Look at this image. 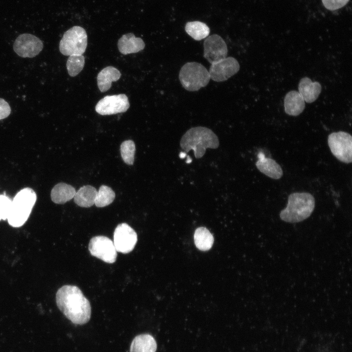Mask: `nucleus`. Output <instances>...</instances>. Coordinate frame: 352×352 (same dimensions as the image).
<instances>
[{
  "label": "nucleus",
  "mask_w": 352,
  "mask_h": 352,
  "mask_svg": "<svg viewBox=\"0 0 352 352\" xmlns=\"http://www.w3.org/2000/svg\"><path fill=\"white\" fill-rule=\"evenodd\" d=\"M56 301L60 311L73 323L83 325L89 320L90 303L77 286L65 285L60 287L56 294Z\"/></svg>",
  "instance_id": "1"
},
{
  "label": "nucleus",
  "mask_w": 352,
  "mask_h": 352,
  "mask_svg": "<svg viewBox=\"0 0 352 352\" xmlns=\"http://www.w3.org/2000/svg\"><path fill=\"white\" fill-rule=\"evenodd\" d=\"M220 144L217 135L210 129L202 126L192 128L186 131L180 141L185 153L194 151L196 158H201L207 148L216 149Z\"/></svg>",
  "instance_id": "2"
},
{
  "label": "nucleus",
  "mask_w": 352,
  "mask_h": 352,
  "mask_svg": "<svg viewBox=\"0 0 352 352\" xmlns=\"http://www.w3.org/2000/svg\"><path fill=\"white\" fill-rule=\"evenodd\" d=\"M314 207L315 199L310 193H292L288 196L287 206L281 211L280 217L287 222H300L310 216Z\"/></svg>",
  "instance_id": "3"
},
{
  "label": "nucleus",
  "mask_w": 352,
  "mask_h": 352,
  "mask_svg": "<svg viewBox=\"0 0 352 352\" xmlns=\"http://www.w3.org/2000/svg\"><path fill=\"white\" fill-rule=\"evenodd\" d=\"M36 200V194L30 188L26 187L18 192L12 200L7 218L9 224L13 227L22 226L29 218Z\"/></svg>",
  "instance_id": "4"
},
{
  "label": "nucleus",
  "mask_w": 352,
  "mask_h": 352,
  "mask_svg": "<svg viewBox=\"0 0 352 352\" xmlns=\"http://www.w3.org/2000/svg\"><path fill=\"white\" fill-rule=\"evenodd\" d=\"M178 78L182 86L189 91L198 90L206 86L210 80L207 68L196 62L185 63L180 69Z\"/></svg>",
  "instance_id": "5"
},
{
  "label": "nucleus",
  "mask_w": 352,
  "mask_h": 352,
  "mask_svg": "<svg viewBox=\"0 0 352 352\" xmlns=\"http://www.w3.org/2000/svg\"><path fill=\"white\" fill-rule=\"evenodd\" d=\"M86 30L79 26H74L66 31L59 44V50L64 55H83L87 46Z\"/></svg>",
  "instance_id": "6"
},
{
  "label": "nucleus",
  "mask_w": 352,
  "mask_h": 352,
  "mask_svg": "<svg viewBox=\"0 0 352 352\" xmlns=\"http://www.w3.org/2000/svg\"><path fill=\"white\" fill-rule=\"evenodd\" d=\"M328 143L333 155L340 161L350 163L352 161V137L343 131L334 132L328 136Z\"/></svg>",
  "instance_id": "7"
},
{
  "label": "nucleus",
  "mask_w": 352,
  "mask_h": 352,
  "mask_svg": "<svg viewBox=\"0 0 352 352\" xmlns=\"http://www.w3.org/2000/svg\"><path fill=\"white\" fill-rule=\"evenodd\" d=\"M88 250L91 255L104 262L112 264L116 260L117 251L113 242L106 236L92 238L89 242Z\"/></svg>",
  "instance_id": "8"
},
{
  "label": "nucleus",
  "mask_w": 352,
  "mask_h": 352,
  "mask_svg": "<svg viewBox=\"0 0 352 352\" xmlns=\"http://www.w3.org/2000/svg\"><path fill=\"white\" fill-rule=\"evenodd\" d=\"M135 231L127 223L119 224L113 233V243L117 252L126 254L132 251L137 242Z\"/></svg>",
  "instance_id": "9"
},
{
  "label": "nucleus",
  "mask_w": 352,
  "mask_h": 352,
  "mask_svg": "<svg viewBox=\"0 0 352 352\" xmlns=\"http://www.w3.org/2000/svg\"><path fill=\"white\" fill-rule=\"evenodd\" d=\"M130 107L128 98L125 94L107 95L98 102L95 110L102 115L126 112Z\"/></svg>",
  "instance_id": "10"
},
{
  "label": "nucleus",
  "mask_w": 352,
  "mask_h": 352,
  "mask_svg": "<svg viewBox=\"0 0 352 352\" xmlns=\"http://www.w3.org/2000/svg\"><path fill=\"white\" fill-rule=\"evenodd\" d=\"M42 41L30 34H22L16 39L13 44L14 51L22 58H33L43 48Z\"/></svg>",
  "instance_id": "11"
},
{
  "label": "nucleus",
  "mask_w": 352,
  "mask_h": 352,
  "mask_svg": "<svg viewBox=\"0 0 352 352\" xmlns=\"http://www.w3.org/2000/svg\"><path fill=\"white\" fill-rule=\"evenodd\" d=\"M240 68L239 63L235 58L227 57L212 64L208 71L210 79L221 82L236 74Z\"/></svg>",
  "instance_id": "12"
},
{
  "label": "nucleus",
  "mask_w": 352,
  "mask_h": 352,
  "mask_svg": "<svg viewBox=\"0 0 352 352\" xmlns=\"http://www.w3.org/2000/svg\"><path fill=\"white\" fill-rule=\"evenodd\" d=\"M203 48V57L211 64L227 57V44L223 39L217 34H213L206 38Z\"/></svg>",
  "instance_id": "13"
},
{
  "label": "nucleus",
  "mask_w": 352,
  "mask_h": 352,
  "mask_svg": "<svg viewBox=\"0 0 352 352\" xmlns=\"http://www.w3.org/2000/svg\"><path fill=\"white\" fill-rule=\"evenodd\" d=\"M117 46L120 53L127 55L142 50L145 44L141 38H136L133 33H129L123 35L119 39Z\"/></svg>",
  "instance_id": "14"
},
{
  "label": "nucleus",
  "mask_w": 352,
  "mask_h": 352,
  "mask_svg": "<svg viewBox=\"0 0 352 352\" xmlns=\"http://www.w3.org/2000/svg\"><path fill=\"white\" fill-rule=\"evenodd\" d=\"M258 157L256 166L261 173L275 179H279L282 176L283 172L282 168L274 160L265 157L262 152L258 154Z\"/></svg>",
  "instance_id": "15"
},
{
  "label": "nucleus",
  "mask_w": 352,
  "mask_h": 352,
  "mask_svg": "<svg viewBox=\"0 0 352 352\" xmlns=\"http://www.w3.org/2000/svg\"><path fill=\"white\" fill-rule=\"evenodd\" d=\"M321 85L318 82H312L308 77L302 78L298 85L299 93L305 102L311 103L315 101L321 92Z\"/></svg>",
  "instance_id": "16"
},
{
  "label": "nucleus",
  "mask_w": 352,
  "mask_h": 352,
  "mask_svg": "<svg viewBox=\"0 0 352 352\" xmlns=\"http://www.w3.org/2000/svg\"><path fill=\"white\" fill-rule=\"evenodd\" d=\"M285 110L291 116H297L305 108V102L299 92L291 90L287 92L284 99Z\"/></svg>",
  "instance_id": "17"
},
{
  "label": "nucleus",
  "mask_w": 352,
  "mask_h": 352,
  "mask_svg": "<svg viewBox=\"0 0 352 352\" xmlns=\"http://www.w3.org/2000/svg\"><path fill=\"white\" fill-rule=\"evenodd\" d=\"M121 76L119 70L112 66H108L101 70L97 77V86L102 92L109 90L113 82L118 80Z\"/></svg>",
  "instance_id": "18"
},
{
  "label": "nucleus",
  "mask_w": 352,
  "mask_h": 352,
  "mask_svg": "<svg viewBox=\"0 0 352 352\" xmlns=\"http://www.w3.org/2000/svg\"><path fill=\"white\" fill-rule=\"evenodd\" d=\"M76 191L70 185L59 183L55 185L51 191V198L57 204H64L74 198Z\"/></svg>",
  "instance_id": "19"
},
{
  "label": "nucleus",
  "mask_w": 352,
  "mask_h": 352,
  "mask_svg": "<svg viewBox=\"0 0 352 352\" xmlns=\"http://www.w3.org/2000/svg\"><path fill=\"white\" fill-rule=\"evenodd\" d=\"M157 345L154 338L149 334L136 336L130 347V352H155Z\"/></svg>",
  "instance_id": "20"
},
{
  "label": "nucleus",
  "mask_w": 352,
  "mask_h": 352,
  "mask_svg": "<svg viewBox=\"0 0 352 352\" xmlns=\"http://www.w3.org/2000/svg\"><path fill=\"white\" fill-rule=\"evenodd\" d=\"M97 191L94 187L85 185L81 187L74 196V200L78 206L82 207H90L95 202Z\"/></svg>",
  "instance_id": "21"
},
{
  "label": "nucleus",
  "mask_w": 352,
  "mask_h": 352,
  "mask_svg": "<svg viewBox=\"0 0 352 352\" xmlns=\"http://www.w3.org/2000/svg\"><path fill=\"white\" fill-rule=\"evenodd\" d=\"M185 30L190 36L196 41L206 38L210 33L209 27L205 23L199 21L187 22Z\"/></svg>",
  "instance_id": "22"
},
{
  "label": "nucleus",
  "mask_w": 352,
  "mask_h": 352,
  "mask_svg": "<svg viewBox=\"0 0 352 352\" xmlns=\"http://www.w3.org/2000/svg\"><path fill=\"white\" fill-rule=\"evenodd\" d=\"M195 243L199 249L206 251L210 249L214 242V238L205 227L198 228L194 234Z\"/></svg>",
  "instance_id": "23"
},
{
  "label": "nucleus",
  "mask_w": 352,
  "mask_h": 352,
  "mask_svg": "<svg viewBox=\"0 0 352 352\" xmlns=\"http://www.w3.org/2000/svg\"><path fill=\"white\" fill-rule=\"evenodd\" d=\"M115 197V193L111 188L102 185L97 191L94 204L98 207L107 206L113 201Z\"/></svg>",
  "instance_id": "24"
},
{
  "label": "nucleus",
  "mask_w": 352,
  "mask_h": 352,
  "mask_svg": "<svg viewBox=\"0 0 352 352\" xmlns=\"http://www.w3.org/2000/svg\"><path fill=\"white\" fill-rule=\"evenodd\" d=\"M84 65L85 57L83 55H70L66 64L68 74L71 77L76 76L82 70Z\"/></svg>",
  "instance_id": "25"
},
{
  "label": "nucleus",
  "mask_w": 352,
  "mask_h": 352,
  "mask_svg": "<svg viewBox=\"0 0 352 352\" xmlns=\"http://www.w3.org/2000/svg\"><path fill=\"white\" fill-rule=\"evenodd\" d=\"M135 146L131 140L123 141L120 145V153L124 162L128 165L134 163Z\"/></svg>",
  "instance_id": "26"
},
{
  "label": "nucleus",
  "mask_w": 352,
  "mask_h": 352,
  "mask_svg": "<svg viewBox=\"0 0 352 352\" xmlns=\"http://www.w3.org/2000/svg\"><path fill=\"white\" fill-rule=\"evenodd\" d=\"M12 204V200L5 194L0 195V221L7 220Z\"/></svg>",
  "instance_id": "27"
},
{
  "label": "nucleus",
  "mask_w": 352,
  "mask_h": 352,
  "mask_svg": "<svg viewBox=\"0 0 352 352\" xmlns=\"http://www.w3.org/2000/svg\"><path fill=\"white\" fill-rule=\"evenodd\" d=\"M322 1L327 9L333 11L344 6L349 0H322Z\"/></svg>",
  "instance_id": "28"
},
{
  "label": "nucleus",
  "mask_w": 352,
  "mask_h": 352,
  "mask_svg": "<svg viewBox=\"0 0 352 352\" xmlns=\"http://www.w3.org/2000/svg\"><path fill=\"white\" fill-rule=\"evenodd\" d=\"M11 111L9 104L3 98H0V120L7 117Z\"/></svg>",
  "instance_id": "29"
}]
</instances>
